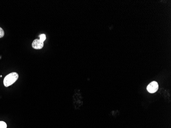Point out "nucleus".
Instances as JSON below:
<instances>
[{"label": "nucleus", "instance_id": "obj_1", "mask_svg": "<svg viewBox=\"0 0 171 128\" xmlns=\"http://www.w3.org/2000/svg\"><path fill=\"white\" fill-rule=\"evenodd\" d=\"M19 78V75L17 72H12L6 76L4 79V85L7 87L14 84Z\"/></svg>", "mask_w": 171, "mask_h": 128}, {"label": "nucleus", "instance_id": "obj_2", "mask_svg": "<svg viewBox=\"0 0 171 128\" xmlns=\"http://www.w3.org/2000/svg\"><path fill=\"white\" fill-rule=\"evenodd\" d=\"M158 89V84L156 82H152L147 87V90L148 92L153 93L156 92Z\"/></svg>", "mask_w": 171, "mask_h": 128}, {"label": "nucleus", "instance_id": "obj_3", "mask_svg": "<svg viewBox=\"0 0 171 128\" xmlns=\"http://www.w3.org/2000/svg\"><path fill=\"white\" fill-rule=\"evenodd\" d=\"M43 46V42L41 41L40 39L34 40L32 43V47L36 49H41Z\"/></svg>", "mask_w": 171, "mask_h": 128}, {"label": "nucleus", "instance_id": "obj_4", "mask_svg": "<svg viewBox=\"0 0 171 128\" xmlns=\"http://www.w3.org/2000/svg\"><path fill=\"white\" fill-rule=\"evenodd\" d=\"M40 37V40H41L42 42H44L46 40V35L45 34H42L39 36Z\"/></svg>", "mask_w": 171, "mask_h": 128}, {"label": "nucleus", "instance_id": "obj_5", "mask_svg": "<svg viewBox=\"0 0 171 128\" xmlns=\"http://www.w3.org/2000/svg\"><path fill=\"white\" fill-rule=\"evenodd\" d=\"M7 125L4 121H0V128H6Z\"/></svg>", "mask_w": 171, "mask_h": 128}, {"label": "nucleus", "instance_id": "obj_6", "mask_svg": "<svg viewBox=\"0 0 171 128\" xmlns=\"http://www.w3.org/2000/svg\"><path fill=\"white\" fill-rule=\"evenodd\" d=\"M4 34H5L4 31L1 27H0V38H2L4 36Z\"/></svg>", "mask_w": 171, "mask_h": 128}]
</instances>
